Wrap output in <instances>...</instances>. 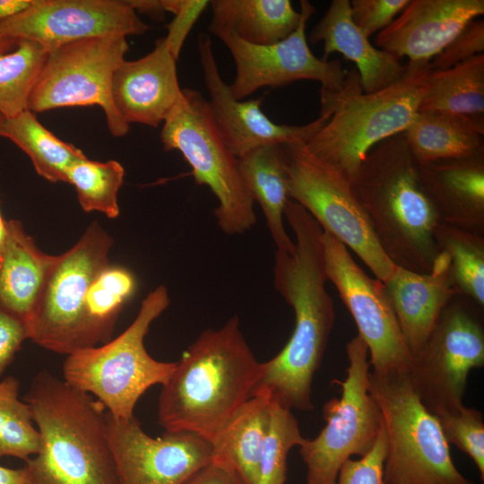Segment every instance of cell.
I'll list each match as a JSON object with an SVG mask.
<instances>
[{
	"instance_id": "obj_1",
	"label": "cell",
	"mask_w": 484,
	"mask_h": 484,
	"mask_svg": "<svg viewBox=\"0 0 484 484\" xmlns=\"http://www.w3.org/2000/svg\"><path fill=\"white\" fill-rule=\"evenodd\" d=\"M284 218L295 236L294 250H276L273 283L293 309L295 325L282 350L262 363L254 394L264 392L290 410L310 411L312 382L333 328L335 311L325 287L322 228L292 200L286 204Z\"/></svg>"
},
{
	"instance_id": "obj_2",
	"label": "cell",
	"mask_w": 484,
	"mask_h": 484,
	"mask_svg": "<svg viewBox=\"0 0 484 484\" xmlns=\"http://www.w3.org/2000/svg\"><path fill=\"white\" fill-rule=\"evenodd\" d=\"M262 375L237 315L206 329L162 385L158 421L165 432L194 433L211 444L250 399Z\"/></svg>"
},
{
	"instance_id": "obj_3",
	"label": "cell",
	"mask_w": 484,
	"mask_h": 484,
	"mask_svg": "<svg viewBox=\"0 0 484 484\" xmlns=\"http://www.w3.org/2000/svg\"><path fill=\"white\" fill-rule=\"evenodd\" d=\"M39 434L38 453L22 467L26 484H117L106 423L97 399L48 371L22 399Z\"/></svg>"
},
{
	"instance_id": "obj_4",
	"label": "cell",
	"mask_w": 484,
	"mask_h": 484,
	"mask_svg": "<svg viewBox=\"0 0 484 484\" xmlns=\"http://www.w3.org/2000/svg\"><path fill=\"white\" fill-rule=\"evenodd\" d=\"M351 185L387 257L404 269L430 272L439 256L435 232L441 221L403 133L376 144Z\"/></svg>"
},
{
	"instance_id": "obj_5",
	"label": "cell",
	"mask_w": 484,
	"mask_h": 484,
	"mask_svg": "<svg viewBox=\"0 0 484 484\" xmlns=\"http://www.w3.org/2000/svg\"><path fill=\"white\" fill-rule=\"evenodd\" d=\"M430 72L429 63L409 62L395 82L366 93L358 71L351 69L340 91L321 89V108L331 116L306 143L307 149L352 182L367 152L411 123L426 94Z\"/></svg>"
},
{
	"instance_id": "obj_6",
	"label": "cell",
	"mask_w": 484,
	"mask_h": 484,
	"mask_svg": "<svg viewBox=\"0 0 484 484\" xmlns=\"http://www.w3.org/2000/svg\"><path fill=\"white\" fill-rule=\"evenodd\" d=\"M167 288L160 285L143 300L132 324L117 337L67 355L63 380L95 396L115 418L130 419L140 397L155 385H163L176 362L153 359L144 338L150 326L169 307Z\"/></svg>"
},
{
	"instance_id": "obj_7",
	"label": "cell",
	"mask_w": 484,
	"mask_h": 484,
	"mask_svg": "<svg viewBox=\"0 0 484 484\" xmlns=\"http://www.w3.org/2000/svg\"><path fill=\"white\" fill-rule=\"evenodd\" d=\"M384 419L385 484H476L454 465L437 419L414 392L409 373H369Z\"/></svg>"
},
{
	"instance_id": "obj_8",
	"label": "cell",
	"mask_w": 484,
	"mask_h": 484,
	"mask_svg": "<svg viewBox=\"0 0 484 484\" xmlns=\"http://www.w3.org/2000/svg\"><path fill=\"white\" fill-rule=\"evenodd\" d=\"M160 141L165 151H178L196 184L208 186L214 194L218 201L214 216L225 234H244L255 226V203L238 158L229 150L200 91L182 89L180 100L163 122Z\"/></svg>"
},
{
	"instance_id": "obj_9",
	"label": "cell",
	"mask_w": 484,
	"mask_h": 484,
	"mask_svg": "<svg viewBox=\"0 0 484 484\" xmlns=\"http://www.w3.org/2000/svg\"><path fill=\"white\" fill-rule=\"evenodd\" d=\"M349 366L340 398L323 407L325 426L314 439L299 445L307 466L306 484H335L342 464L352 455L371 451L383 425L381 409L369 390L368 349L358 334L346 344Z\"/></svg>"
},
{
	"instance_id": "obj_10",
	"label": "cell",
	"mask_w": 484,
	"mask_h": 484,
	"mask_svg": "<svg viewBox=\"0 0 484 484\" xmlns=\"http://www.w3.org/2000/svg\"><path fill=\"white\" fill-rule=\"evenodd\" d=\"M289 177L290 199L301 205L322 229L353 251L385 282L395 264L384 253L351 182L314 155L305 143L281 144Z\"/></svg>"
},
{
	"instance_id": "obj_11",
	"label": "cell",
	"mask_w": 484,
	"mask_h": 484,
	"mask_svg": "<svg viewBox=\"0 0 484 484\" xmlns=\"http://www.w3.org/2000/svg\"><path fill=\"white\" fill-rule=\"evenodd\" d=\"M482 309L465 296H454L412 357L411 386L432 414L463 404L470 371L484 366Z\"/></svg>"
},
{
	"instance_id": "obj_12",
	"label": "cell",
	"mask_w": 484,
	"mask_h": 484,
	"mask_svg": "<svg viewBox=\"0 0 484 484\" xmlns=\"http://www.w3.org/2000/svg\"><path fill=\"white\" fill-rule=\"evenodd\" d=\"M112 245L110 235L93 222L69 250L56 255L28 322L29 340L66 356L83 349L86 295L109 264Z\"/></svg>"
},
{
	"instance_id": "obj_13",
	"label": "cell",
	"mask_w": 484,
	"mask_h": 484,
	"mask_svg": "<svg viewBox=\"0 0 484 484\" xmlns=\"http://www.w3.org/2000/svg\"><path fill=\"white\" fill-rule=\"evenodd\" d=\"M129 49L125 37L87 39L48 52L29 98L27 109L41 113L53 108L99 106L110 134L125 135L130 125L117 111L111 86L116 70Z\"/></svg>"
},
{
	"instance_id": "obj_14",
	"label": "cell",
	"mask_w": 484,
	"mask_h": 484,
	"mask_svg": "<svg viewBox=\"0 0 484 484\" xmlns=\"http://www.w3.org/2000/svg\"><path fill=\"white\" fill-rule=\"evenodd\" d=\"M321 240L327 281L338 290L367 346L372 373H409L412 356L384 283L368 276L331 234L323 230Z\"/></svg>"
},
{
	"instance_id": "obj_15",
	"label": "cell",
	"mask_w": 484,
	"mask_h": 484,
	"mask_svg": "<svg viewBox=\"0 0 484 484\" xmlns=\"http://www.w3.org/2000/svg\"><path fill=\"white\" fill-rule=\"evenodd\" d=\"M302 19L298 29L285 39L271 45H253L226 29L208 26L230 52L236 75L229 85L235 99H243L262 87L276 89L299 80L319 82L323 90L336 92L346 74L339 60H324L310 50L306 27L315 13L313 4L300 1Z\"/></svg>"
},
{
	"instance_id": "obj_16",
	"label": "cell",
	"mask_w": 484,
	"mask_h": 484,
	"mask_svg": "<svg viewBox=\"0 0 484 484\" xmlns=\"http://www.w3.org/2000/svg\"><path fill=\"white\" fill-rule=\"evenodd\" d=\"M148 30L127 0H34L0 22V34L35 41L48 52L87 39L126 38Z\"/></svg>"
},
{
	"instance_id": "obj_17",
	"label": "cell",
	"mask_w": 484,
	"mask_h": 484,
	"mask_svg": "<svg viewBox=\"0 0 484 484\" xmlns=\"http://www.w3.org/2000/svg\"><path fill=\"white\" fill-rule=\"evenodd\" d=\"M107 433L117 484H182L212 461V445L190 432H165L152 437L138 420L106 411Z\"/></svg>"
},
{
	"instance_id": "obj_18",
	"label": "cell",
	"mask_w": 484,
	"mask_h": 484,
	"mask_svg": "<svg viewBox=\"0 0 484 484\" xmlns=\"http://www.w3.org/2000/svg\"><path fill=\"white\" fill-rule=\"evenodd\" d=\"M197 44L211 112L236 158L268 144L307 143L328 121L330 111L321 108L316 119L303 125L274 123L261 109L263 97L249 100L235 99L229 85L220 76L209 34L201 33Z\"/></svg>"
},
{
	"instance_id": "obj_19",
	"label": "cell",
	"mask_w": 484,
	"mask_h": 484,
	"mask_svg": "<svg viewBox=\"0 0 484 484\" xmlns=\"http://www.w3.org/2000/svg\"><path fill=\"white\" fill-rule=\"evenodd\" d=\"M483 14V0H411L376 34L375 44L399 59L429 63L469 22Z\"/></svg>"
},
{
	"instance_id": "obj_20",
	"label": "cell",
	"mask_w": 484,
	"mask_h": 484,
	"mask_svg": "<svg viewBox=\"0 0 484 484\" xmlns=\"http://www.w3.org/2000/svg\"><path fill=\"white\" fill-rule=\"evenodd\" d=\"M177 62L162 38L150 53L116 70L112 99L125 123L157 127L165 121L182 97Z\"/></svg>"
},
{
	"instance_id": "obj_21",
	"label": "cell",
	"mask_w": 484,
	"mask_h": 484,
	"mask_svg": "<svg viewBox=\"0 0 484 484\" xmlns=\"http://www.w3.org/2000/svg\"><path fill=\"white\" fill-rule=\"evenodd\" d=\"M405 343L413 357L421 349L449 301L458 294L449 259L439 252L433 270L415 272L395 265L383 282Z\"/></svg>"
},
{
	"instance_id": "obj_22",
	"label": "cell",
	"mask_w": 484,
	"mask_h": 484,
	"mask_svg": "<svg viewBox=\"0 0 484 484\" xmlns=\"http://www.w3.org/2000/svg\"><path fill=\"white\" fill-rule=\"evenodd\" d=\"M418 171L441 222L484 236V153L418 164Z\"/></svg>"
},
{
	"instance_id": "obj_23",
	"label": "cell",
	"mask_w": 484,
	"mask_h": 484,
	"mask_svg": "<svg viewBox=\"0 0 484 484\" xmlns=\"http://www.w3.org/2000/svg\"><path fill=\"white\" fill-rule=\"evenodd\" d=\"M312 44L324 43V60L333 52L341 53L356 65L363 91H381L404 73L395 56L374 47L355 25L350 0H333L329 8L309 34Z\"/></svg>"
},
{
	"instance_id": "obj_24",
	"label": "cell",
	"mask_w": 484,
	"mask_h": 484,
	"mask_svg": "<svg viewBox=\"0 0 484 484\" xmlns=\"http://www.w3.org/2000/svg\"><path fill=\"white\" fill-rule=\"evenodd\" d=\"M56 260L38 247L21 221L7 220L0 251V305L28 324Z\"/></svg>"
},
{
	"instance_id": "obj_25",
	"label": "cell",
	"mask_w": 484,
	"mask_h": 484,
	"mask_svg": "<svg viewBox=\"0 0 484 484\" xmlns=\"http://www.w3.org/2000/svg\"><path fill=\"white\" fill-rule=\"evenodd\" d=\"M402 133L419 165L484 153V119L418 111Z\"/></svg>"
},
{
	"instance_id": "obj_26",
	"label": "cell",
	"mask_w": 484,
	"mask_h": 484,
	"mask_svg": "<svg viewBox=\"0 0 484 484\" xmlns=\"http://www.w3.org/2000/svg\"><path fill=\"white\" fill-rule=\"evenodd\" d=\"M238 161L246 187L265 217L276 250L291 253L294 242L283 222L285 207L290 199L282 145L258 147L238 158Z\"/></svg>"
},
{
	"instance_id": "obj_27",
	"label": "cell",
	"mask_w": 484,
	"mask_h": 484,
	"mask_svg": "<svg viewBox=\"0 0 484 484\" xmlns=\"http://www.w3.org/2000/svg\"><path fill=\"white\" fill-rule=\"evenodd\" d=\"M209 26L229 30L245 42L271 45L293 33L300 24L301 12L290 0L210 1Z\"/></svg>"
},
{
	"instance_id": "obj_28",
	"label": "cell",
	"mask_w": 484,
	"mask_h": 484,
	"mask_svg": "<svg viewBox=\"0 0 484 484\" xmlns=\"http://www.w3.org/2000/svg\"><path fill=\"white\" fill-rule=\"evenodd\" d=\"M270 396L255 393L219 434L212 460L230 464L246 484H257L259 463L269 419Z\"/></svg>"
},
{
	"instance_id": "obj_29",
	"label": "cell",
	"mask_w": 484,
	"mask_h": 484,
	"mask_svg": "<svg viewBox=\"0 0 484 484\" xmlns=\"http://www.w3.org/2000/svg\"><path fill=\"white\" fill-rule=\"evenodd\" d=\"M0 136L12 141L30 159L37 173L46 180L67 183L68 169L86 158L74 145L57 138L37 119L36 114L24 110L4 118Z\"/></svg>"
},
{
	"instance_id": "obj_30",
	"label": "cell",
	"mask_w": 484,
	"mask_h": 484,
	"mask_svg": "<svg viewBox=\"0 0 484 484\" xmlns=\"http://www.w3.org/2000/svg\"><path fill=\"white\" fill-rule=\"evenodd\" d=\"M419 111L484 119V54L449 69L431 71Z\"/></svg>"
},
{
	"instance_id": "obj_31",
	"label": "cell",
	"mask_w": 484,
	"mask_h": 484,
	"mask_svg": "<svg viewBox=\"0 0 484 484\" xmlns=\"http://www.w3.org/2000/svg\"><path fill=\"white\" fill-rule=\"evenodd\" d=\"M135 290V277L127 268L108 264L98 274L85 299L83 349L110 341L117 319Z\"/></svg>"
},
{
	"instance_id": "obj_32",
	"label": "cell",
	"mask_w": 484,
	"mask_h": 484,
	"mask_svg": "<svg viewBox=\"0 0 484 484\" xmlns=\"http://www.w3.org/2000/svg\"><path fill=\"white\" fill-rule=\"evenodd\" d=\"M438 253L447 255L459 295L484 307V236L440 222L435 232Z\"/></svg>"
},
{
	"instance_id": "obj_33",
	"label": "cell",
	"mask_w": 484,
	"mask_h": 484,
	"mask_svg": "<svg viewBox=\"0 0 484 484\" xmlns=\"http://www.w3.org/2000/svg\"><path fill=\"white\" fill-rule=\"evenodd\" d=\"M48 55L41 45L23 39L13 51L0 54V114L5 118L27 110Z\"/></svg>"
},
{
	"instance_id": "obj_34",
	"label": "cell",
	"mask_w": 484,
	"mask_h": 484,
	"mask_svg": "<svg viewBox=\"0 0 484 484\" xmlns=\"http://www.w3.org/2000/svg\"><path fill=\"white\" fill-rule=\"evenodd\" d=\"M125 169L117 160L75 162L67 171V183L76 190L79 203L86 212H99L110 219L119 213L118 192L123 185Z\"/></svg>"
},
{
	"instance_id": "obj_35",
	"label": "cell",
	"mask_w": 484,
	"mask_h": 484,
	"mask_svg": "<svg viewBox=\"0 0 484 484\" xmlns=\"http://www.w3.org/2000/svg\"><path fill=\"white\" fill-rule=\"evenodd\" d=\"M20 382L0 379V458L27 461L39 449V434L28 403L19 399Z\"/></svg>"
},
{
	"instance_id": "obj_36",
	"label": "cell",
	"mask_w": 484,
	"mask_h": 484,
	"mask_svg": "<svg viewBox=\"0 0 484 484\" xmlns=\"http://www.w3.org/2000/svg\"><path fill=\"white\" fill-rule=\"evenodd\" d=\"M304 440L291 410L270 398L268 426L257 484H285L289 452L292 447L299 446Z\"/></svg>"
},
{
	"instance_id": "obj_37",
	"label": "cell",
	"mask_w": 484,
	"mask_h": 484,
	"mask_svg": "<svg viewBox=\"0 0 484 484\" xmlns=\"http://www.w3.org/2000/svg\"><path fill=\"white\" fill-rule=\"evenodd\" d=\"M447 444L455 445L474 462L484 480V421L482 414L463 404L433 414Z\"/></svg>"
},
{
	"instance_id": "obj_38",
	"label": "cell",
	"mask_w": 484,
	"mask_h": 484,
	"mask_svg": "<svg viewBox=\"0 0 484 484\" xmlns=\"http://www.w3.org/2000/svg\"><path fill=\"white\" fill-rule=\"evenodd\" d=\"M386 453L385 431L383 425L369 453L358 460H347L339 471L335 484H385L384 465Z\"/></svg>"
},
{
	"instance_id": "obj_39",
	"label": "cell",
	"mask_w": 484,
	"mask_h": 484,
	"mask_svg": "<svg viewBox=\"0 0 484 484\" xmlns=\"http://www.w3.org/2000/svg\"><path fill=\"white\" fill-rule=\"evenodd\" d=\"M484 51V21L469 22L430 62L431 71L449 69Z\"/></svg>"
},
{
	"instance_id": "obj_40",
	"label": "cell",
	"mask_w": 484,
	"mask_h": 484,
	"mask_svg": "<svg viewBox=\"0 0 484 484\" xmlns=\"http://www.w3.org/2000/svg\"><path fill=\"white\" fill-rule=\"evenodd\" d=\"M411 0H351L350 13L355 25L369 38L388 27Z\"/></svg>"
},
{
	"instance_id": "obj_41",
	"label": "cell",
	"mask_w": 484,
	"mask_h": 484,
	"mask_svg": "<svg viewBox=\"0 0 484 484\" xmlns=\"http://www.w3.org/2000/svg\"><path fill=\"white\" fill-rule=\"evenodd\" d=\"M166 12L174 15L173 20L167 25L168 33L164 40L178 60L180 51L187 35L199 19L204 9L209 5L207 0H164Z\"/></svg>"
},
{
	"instance_id": "obj_42",
	"label": "cell",
	"mask_w": 484,
	"mask_h": 484,
	"mask_svg": "<svg viewBox=\"0 0 484 484\" xmlns=\"http://www.w3.org/2000/svg\"><path fill=\"white\" fill-rule=\"evenodd\" d=\"M29 335L28 324L0 305V379Z\"/></svg>"
},
{
	"instance_id": "obj_43",
	"label": "cell",
	"mask_w": 484,
	"mask_h": 484,
	"mask_svg": "<svg viewBox=\"0 0 484 484\" xmlns=\"http://www.w3.org/2000/svg\"><path fill=\"white\" fill-rule=\"evenodd\" d=\"M182 484H246L229 463L212 460L187 478Z\"/></svg>"
},
{
	"instance_id": "obj_44",
	"label": "cell",
	"mask_w": 484,
	"mask_h": 484,
	"mask_svg": "<svg viewBox=\"0 0 484 484\" xmlns=\"http://www.w3.org/2000/svg\"><path fill=\"white\" fill-rule=\"evenodd\" d=\"M136 13L150 16L151 19L161 21L165 17L166 7L164 0H127Z\"/></svg>"
},
{
	"instance_id": "obj_45",
	"label": "cell",
	"mask_w": 484,
	"mask_h": 484,
	"mask_svg": "<svg viewBox=\"0 0 484 484\" xmlns=\"http://www.w3.org/2000/svg\"><path fill=\"white\" fill-rule=\"evenodd\" d=\"M34 0H0V22L12 17L33 4Z\"/></svg>"
},
{
	"instance_id": "obj_46",
	"label": "cell",
	"mask_w": 484,
	"mask_h": 484,
	"mask_svg": "<svg viewBox=\"0 0 484 484\" xmlns=\"http://www.w3.org/2000/svg\"><path fill=\"white\" fill-rule=\"evenodd\" d=\"M0 484H26L23 468L11 469L0 466Z\"/></svg>"
},
{
	"instance_id": "obj_47",
	"label": "cell",
	"mask_w": 484,
	"mask_h": 484,
	"mask_svg": "<svg viewBox=\"0 0 484 484\" xmlns=\"http://www.w3.org/2000/svg\"><path fill=\"white\" fill-rule=\"evenodd\" d=\"M18 43V39L0 34V54L13 51Z\"/></svg>"
},
{
	"instance_id": "obj_48",
	"label": "cell",
	"mask_w": 484,
	"mask_h": 484,
	"mask_svg": "<svg viewBox=\"0 0 484 484\" xmlns=\"http://www.w3.org/2000/svg\"><path fill=\"white\" fill-rule=\"evenodd\" d=\"M6 237V220H4L0 211V251L4 246Z\"/></svg>"
},
{
	"instance_id": "obj_49",
	"label": "cell",
	"mask_w": 484,
	"mask_h": 484,
	"mask_svg": "<svg viewBox=\"0 0 484 484\" xmlns=\"http://www.w3.org/2000/svg\"><path fill=\"white\" fill-rule=\"evenodd\" d=\"M4 117L3 115L0 114V124L2 123V121L4 120Z\"/></svg>"
}]
</instances>
